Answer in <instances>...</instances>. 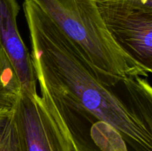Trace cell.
<instances>
[{"label": "cell", "instance_id": "obj_6", "mask_svg": "<svg viewBox=\"0 0 152 151\" xmlns=\"http://www.w3.org/2000/svg\"><path fill=\"white\" fill-rule=\"evenodd\" d=\"M20 91L16 75L0 48V113L13 109Z\"/></svg>", "mask_w": 152, "mask_h": 151}, {"label": "cell", "instance_id": "obj_3", "mask_svg": "<svg viewBox=\"0 0 152 151\" xmlns=\"http://www.w3.org/2000/svg\"><path fill=\"white\" fill-rule=\"evenodd\" d=\"M99 15L117 44L152 70V0H95Z\"/></svg>", "mask_w": 152, "mask_h": 151}, {"label": "cell", "instance_id": "obj_7", "mask_svg": "<svg viewBox=\"0 0 152 151\" xmlns=\"http://www.w3.org/2000/svg\"><path fill=\"white\" fill-rule=\"evenodd\" d=\"M0 151H22L16 124L13 119V110L8 123L0 139Z\"/></svg>", "mask_w": 152, "mask_h": 151}, {"label": "cell", "instance_id": "obj_5", "mask_svg": "<svg viewBox=\"0 0 152 151\" xmlns=\"http://www.w3.org/2000/svg\"><path fill=\"white\" fill-rule=\"evenodd\" d=\"M19 10L16 0H0V48L16 75L21 91L36 94L37 78L31 53L17 26Z\"/></svg>", "mask_w": 152, "mask_h": 151}, {"label": "cell", "instance_id": "obj_2", "mask_svg": "<svg viewBox=\"0 0 152 151\" xmlns=\"http://www.w3.org/2000/svg\"><path fill=\"white\" fill-rule=\"evenodd\" d=\"M78 47L99 81L125 86L132 77L151 70L125 52L107 30L95 0H31Z\"/></svg>", "mask_w": 152, "mask_h": 151}, {"label": "cell", "instance_id": "obj_1", "mask_svg": "<svg viewBox=\"0 0 152 151\" xmlns=\"http://www.w3.org/2000/svg\"><path fill=\"white\" fill-rule=\"evenodd\" d=\"M33 66L75 151H88L93 125L108 126L135 151H152V102L127 103L99 81L77 45L34 1L25 0Z\"/></svg>", "mask_w": 152, "mask_h": 151}, {"label": "cell", "instance_id": "obj_8", "mask_svg": "<svg viewBox=\"0 0 152 151\" xmlns=\"http://www.w3.org/2000/svg\"><path fill=\"white\" fill-rule=\"evenodd\" d=\"M12 110L7 111H2V112L0 113V139H1V136H2L3 133H4V130H5L7 123H8Z\"/></svg>", "mask_w": 152, "mask_h": 151}, {"label": "cell", "instance_id": "obj_4", "mask_svg": "<svg viewBox=\"0 0 152 151\" xmlns=\"http://www.w3.org/2000/svg\"><path fill=\"white\" fill-rule=\"evenodd\" d=\"M13 115L22 151H75L69 132L44 94L20 91Z\"/></svg>", "mask_w": 152, "mask_h": 151}]
</instances>
